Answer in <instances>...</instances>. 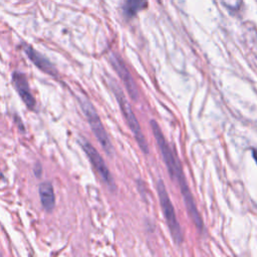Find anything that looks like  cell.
Listing matches in <instances>:
<instances>
[{
  "instance_id": "cell-5",
  "label": "cell",
  "mask_w": 257,
  "mask_h": 257,
  "mask_svg": "<svg viewBox=\"0 0 257 257\" xmlns=\"http://www.w3.org/2000/svg\"><path fill=\"white\" fill-rule=\"evenodd\" d=\"M79 144H80L82 150L84 151V153L86 154L87 158L89 159L90 163L92 164V166L94 167L96 172L101 177V179L105 182V184L110 189L114 190L115 189V185H114L113 178H112V176H111V174H110L106 164L104 163L102 157L99 155V153L94 149V147L89 142H87L83 138H80Z\"/></svg>"
},
{
  "instance_id": "cell-4",
  "label": "cell",
  "mask_w": 257,
  "mask_h": 257,
  "mask_svg": "<svg viewBox=\"0 0 257 257\" xmlns=\"http://www.w3.org/2000/svg\"><path fill=\"white\" fill-rule=\"evenodd\" d=\"M157 192L159 195L160 199V204L166 219V222L168 224L169 230L171 232L172 238L175 241L176 244L180 245L183 242V233H182V228L180 226V223L177 219V215L174 209V206L171 202V199L168 195L167 189L164 185V183L160 180L157 183Z\"/></svg>"
},
{
  "instance_id": "cell-2",
  "label": "cell",
  "mask_w": 257,
  "mask_h": 257,
  "mask_svg": "<svg viewBox=\"0 0 257 257\" xmlns=\"http://www.w3.org/2000/svg\"><path fill=\"white\" fill-rule=\"evenodd\" d=\"M108 84H109L113 94L115 95V98H116V100L119 104V107L122 111V114L125 118V121H126L127 125L130 126L132 133L134 134V137H135L136 141L138 142L141 150L145 154H148L149 153V145H148L147 140H146V138H145V136L142 132V128H141V125L138 121V118H137L136 114L134 113V111L132 109V106H131L130 102L123 94V91L120 89L119 85L112 78H109Z\"/></svg>"
},
{
  "instance_id": "cell-11",
  "label": "cell",
  "mask_w": 257,
  "mask_h": 257,
  "mask_svg": "<svg viewBox=\"0 0 257 257\" xmlns=\"http://www.w3.org/2000/svg\"><path fill=\"white\" fill-rule=\"evenodd\" d=\"M41 166H40V164L39 163H36L35 164V166H34V173H35V175L37 176V177H39L40 175H41Z\"/></svg>"
},
{
  "instance_id": "cell-8",
  "label": "cell",
  "mask_w": 257,
  "mask_h": 257,
  "mask_svg": "<svg viewBox=\"0 0 257 257\" xmlns=\"http://www.w3.org/2000/svg\"><path fill=\"white\" fill-rule=\"evenodd\" d=\"M23 50L24 52L27 54L28 58L39 68L41 69L43 72L50 74L52 76H56L57 75V70L56 68L52 65V63L45 58L42 54H40L38 51H36L33 47L24 44L23 45Z\"/></svg>"
},
{
  "instance_id": "cell-10",
  "label": "cell",
  "mask_w": 257,
  "mask_h": 257,
  "mask_svg": "<svg viewBox=\"0 0 257 257\" xmlns=\"http://www.w3.org/2000/svg\"><path fill=\"white\" fill-rule=\"evenodd\" d=\"M147 6L146 0H126L124 5L125 15L128 17L135 16L140 10Z\"/></svg>"
},
{
  "instance_id": "cell-1",
  "label": "cell",
  "mask_w": 257,
  "mask_h": 257,
  "mask_svg": "<svg viewBox=\"0 0 257 257\" xmlns=\"http://www.w3.org/2000/svg\"><path fill=\"white\" fill-rule=\"evenodd\" d=\"M151 127L153 131L154 137L156 139V142L159 146L164 163L167 166L168 172L171 176V179L178 183V186L180 188L181 194L184 199L185 206L187 208V212H188L190 218L192 219V221L194 222V224L196 225V227L200 231H202L203 230V220H202L201 215L197 209L195 200L193 198V195L191 193V190H190L187 180L185 178V175H184V172L182 169V165L179 162V159L177 158L175 153L173 152L172 148L170 147L169 143L165 139L164 134L162 133V131L156 120H154V119L151 120Z\"/></svg>"
},
{
  "instance_id": "cell-3",
  "label": "cell",
  "mask_w": 257,
  "mask_h": 257,
  "mask_svg": "<svg viewBox=\"0 0 257 257\" xmlns=\"http://www.w3.org/2000/svg\"><path fill=\"white\" fill-rule=\"evenodd\" d=\"M79 102H80V106L87 118V121L91 127L92 133L94 134L96 140L98 141V143L100 144L101 148L103 149V151L108 155V156H112L113 153V148L111 145V142L108 138V135L95 110V108L93 107V105L91 104V102L81 96L79 97Z\"/></svg>"
},
{
  "instance_id": "cell-7",
  "label": "cell",
  "mask_w": 257,
  "mask_h": 257,
  "mask_svg": "<svg viewBox=\"0 0 257 257\" xmlns=\"http://www.w3.org/2000/svg\"><path fill=\"white\" fill-rule=\"evenodd\" d=\"M12 81H13L16 91L18 92L19 96L24 101L26 106L31 110L35 109L36 101H35V98L30 90V87H29V84H28L25 74H23L22 72H19V71H14L12 74Z\"/></svg>"
},
{
  "instance_id": "cell-6",
  "label": "cell",
  "mask_w": 257,
  "mask_h": 257,
  "mask_svg": "<svg viewBox=\"0 0 257 257\" xmlns=\"http://www.w3.org/2000/svg\"><path fill=\"white\" fill-rule=\"evenodd\" d=\"M109 61L111 63V66L113 67V69L116 71V73L118 74L119 78L122 80L126 91L128 92L130 96L132 98H134L135 100L138 99L139 97V90H138V86L130 72V70L126 68L124 62L115 54H111L109 56Z\"/></svg>"
},
{
  "instance_id": "cell-12",
  "label": "cell",
  "mask_w": 257,
  "mask_h": 257,
  "mask_svg": "<svg viewBox=\"0 0 257 257\" xmlns=\"http://www.w3.org/2000/svg\"><path fill=\"white\" fill-rule=\"evenodd\" d=\"M252 155H253V157H254V159H255V161H256V163H257V151L254 150L253 153H252Z\"/></svg>"
},
{
  "instance_id": "cell-9",
  "label": "cell",
  "mask_w": 257,
  "mask_h": 257,
  "mask_svg": "<svg viewBox=\"0 0 257 257\" xmlns=\"http://www.w3.org/2000/svg\"><path fill=\"white\" fill-rule=\"evenodd\" d=\"M41 205L47 212H51L55 206V195L50 182H43L38 188Z\"/></svg>"
}]
</instances>
